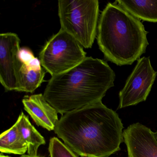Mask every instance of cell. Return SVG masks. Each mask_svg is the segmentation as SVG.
<instances>
[{
    "mask_svg": "<svg viewBox=\"0 0 157 157\" xmlns=\"http://www.w3.org/2000/svg\"><path fill=\"white\" fill-rule=\"evenodd\" d=\"M123 128L118 115L101 101L64 114L54 131L81 157H108L120 150Z\"/></svg>",
    "mask_w": 157,
    "mask_h": 157,
    "instance_id": "obj_1",
    "label": "cell"
},
{
    "mask_svg": "<svg viewBox=\"0 0 157 157\" xmlns=\"http://www.w3.org/2000/svg\"><path fill=\"white\" fill-rule=\"evenodd\" d=\"M114 71L104 60L92 57L64 73L52 76L45 99L62 115L102 101L114 86Z\"/></svg>",
    "mask_w": 157,
    "mask_h": 157,
    "instance_id": "obj_2",
    "label": "cell"
},
{
    "mask_svg": "<svg viewBox=\"0 0 157 157\" xmlns=\"http://www.w3.org/2000/svg\"><path fill=\"white\" fill-rule=\"evenodd\" d=\"M147 33L139 20L117 3H108L99 19L97 43L108 61L131 65L146 52Z\"/></svg>",
    "mask_w": 157,
    "mask_h": 157,
    "instance_id": "obj_3",
    "label": "cell"
},
{
    "mask_svg": "<svg viewBox=\"0 0 157 157\" xmlns=\"http://www.w3.org/2000/svg\"><path fill=\"white\" fill-rule=\"evenodd\" d=\"M58 15L61 28L85 48H91L99 22L98 0H59Z\"/></svg>",
    "mask_w": 157,
    "mask_h": 157,
    "instance_id": "obj_4",
    "label": "cell"
},
{
    "mask_svg": "<svg viewBox=\"0 0 157 157\" xmlns=\"http://www.w3.org/2000/svg\"><path fill=\"white\" fill-rule=\"evenodd\" d=\"M86 57L80 44L69 34L60 29L46 43L39 58L42 67L52 77L75 67Z\"/></svg>",
    "mask_w": 157,
    "mask_h": 157,
    "instance_id": "obj_5",
    "label": "cell"
},
{
    "mask_svg": "<svg viewBox=\"0 0 157 157\" xmlns=\"http://www.w3.org/2000/svg\"><path fill=\"white\" fill-rule=\"evenodd\" d=\"M157 75L149 57H143L137 60L124 88L119 92L118 109L136 105L146 101Z\"/></svg>",
    "mask_w": 157,
    "mask_h": 157,
    "instance_id": "obj_6",
    "label": "cell"
},
{
    "mask_svg": "<svg viewBox=\"0 0 157 157\" xmlns=\"http://www.w3.org/2000/svg\"><path fill=\"white\" fill-rule=\"evenodd\" d=\"M20 43L16 33L0 34V82L6 91H19L22 64L19 56Z\"/></svg>",
    "mask_w": 157,
    "mask_h": 157,
    "instance_id": "obj_7",
    "label": "cell"
},
{
    "mask_svg": "<svg viewBox=\"0 0 157 157\" xmlns=\"http://www.w3.org/2000/svg\"><path fill=\"white\" fill-rule=\"evenodd\" d=\"M128 157H157V142L154 132L147 127L136 123L123 131Z\"/></svg>",
    "mask_w": 157,
    "mask_h": 157,
    "instance_id": "obj_8",
    "label": "cell"
},
{
    "mask_svg": "<svg viewBox=\"0 0 157 157\" xmlns=\"http://www.w3.org/2000/svg\"><path fill=\"white\" fill-rule=\"evenodd\" d=\"M24 109L36 125L49 131L54 130L59 122L58 112L43 94L25 95L22 100Z\"/></svg>",
    "mask_w": 157,
    "mask_h": 157,
    "instance_id": "obj_9",
    "label": "cell"
},
{
    "mask_svg": "<svg viewBox=\"0 0 157 157\" xmlns=\"http://www.w3.org/2000/svg\"><path fill=\"white\" fill-rule=\"evenodd\" d=\"M19 92L33 93L44 81L46 71L42 67L39 59L33 55L21 59Z\"/></svg>",
    "mask_w": 157,
    "mask_h": 157,
    "instance_id": "obj_10",
    "label": "cell"
},
{
    "mask_svg": "<svg viewBox=\"0 0 157 157\" xmlns=\"http://www.w3.org/2000/svg\"><path fill=\"white\" fill-rule=\"evenodd\" d=\"M137 19L157 22V1H124L116 2Z\"/></svg>",
    "mask_w": 157,
    "mask_h": 157,
    "instance_id": "obj_11",
    "label": "cell"
},
{
    "mask_svg": "<svg viewBox=\"0 0 157 157\" xmlns=\"http://www.w3.org/2000/svg\"><path fill=\"white\" fill-rule=\"evenodd\" d=\"M15 123L22 138L28 147V155L36 156L39 147L46 143L44 138L32 124L28 117L23 112Z\"/></svg>",
    "mask_w": 157,
    "mask_h": 157,
    "instance_id": "obj_12",
    "label": "cell"
},
{
    "mask_svg": "<svg viewBox=\"0 0 157 157\" xmlns=\"http://www.w3.org/2000/svg\"><path fill=\"white\" fill-rule=\"evenodd\" d=\"M0 151L2 153L24 155L28 147L22 138L16 123L0 136Z\"/></svg>",
    "mask_w": 157,
    "mask_h": 157,
    "instance_id": "obj_13",
    "label": "cell"
},
{
    "mask_svg": "<svg viewBox=\"0 0 157 157\" xmlns=\"http://www.w3.org/2000/svg\"><path fill=\"white\" fill-rule=\"evenodd\" d=\"M48 151L50 157H78L69 147L56 137L50 139Z\"/></svg>",
    "mask_w": 157,
    "mask_h": 157,
    "instance_id": "obj_14",
    "label": "cell"
},
{
    "mask_svg": "<svg viewBox=\"0 0 157 157\" xmlns=\"http://www.w3.org/2000/svg\"><path fill=\"white\" fill-rule=\"evenodd\" d=\"M21 157H43V156H38V155H36V156H30V155H26V154H24V155H22V156H21Z\"/></svg>",
    "mask_w": 157,
    "mask_h": 157,
    "instance_id": "obj_15",
    "label": "cell"
},
{
    "mask_svg": "<svg viewBox=\"0 0 157 157\" xmlns=\"http://www.w3.org/2000/svg\"><path fill=\"white\" fill-rule=\"evenodd\" d=\"M154 137H155V140H156V141H157V132H154Z\"/></svg>",
    "mask_w": 157,
    "mask_h": 157,
    "instance_id": "obj_16",
    "label": "cell"
},
{
    "mask_svg": "<svg viewBox=\"0 0 157 157\" xmlns=\"http://www.w3.org/2000/svg\"><path fill=\"white\" fill-rule=\"evenodd\" d=\"M0 157H10V156H5V155H2V153L1 155L0 156Z\"/></svg>",
    "mask_w": 157,
    "mask_h": 157,
    "instance_id": "obj_17",
    "label": "cell"
}]
</instances>
